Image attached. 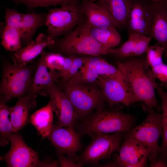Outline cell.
Instances as JSON below:
<instances>
[{"mask_svg": "<svg viewBox=\"0 0 167 167\" xmlns=\"http://www.w3.org/2000/svg\"><path fill=\"white\" fill-rule=\"evenodd\" d=\"M11 147L9 152L2 157L9 167H57V161L48 164L41 162L39 152L29 147L21 136L14 133L9 137Z\"/></svg>", "mask_w": 167, "mask_h": 167, "instance_id": "obj_9", "label": "cell"}, {"mask_svg": "<svg viewBox=\"0 0 167 167\" xmlns=\"http://www.w3.org/2000/svg\"><path fill=\"white\" fill-rule=\"evenodd\" d=\"M126 133L125 132H119L112 134H90L93 140L83 152L78 163L82 166L88 164L99 166L101 160L109 158L113 152L118 151Z\"/></svg>", "mask_w": 167, "mask_h": 167, "instance_id": "obj_8", "label": "cell"}, {"mask_svg": "<svg viewBox=\"0 0 167 167\" xmlns=\"http://www.w3.org/2000/svg\"><path fill=\"white\" fill-rule=\"evenodd\" d=\"M134 122L133 117L131 115L117 110L106 111L101 106L76 127L80 134H109L128 132L132 129Z\"/></svg>", "mask_w": 167, "mask_h": 167, "instance_id": "obj_2", "label": "cell"}, {"mask_svg": "<svg viewBox=\"0 0 167 167\" xmlns=\"http://www.w3.org/2000/svg\"><path fill=\"white\" fill-rule=\"evenodd\" d=\"M53 110L49 101L30 116L29 122L35 127L44 139L49 134L53 126Z\"/></svg>", "mask_w": 167, "mask_h": 167, "instance_id": "obj_24", "label": "cell"}, {"mask_svg": "<svg viewBox=\"0 0 167 167\" xmlns=\"http://www.w3.org/2000/svg\"><path fill=\"white\" fill-rule=\"evenodd\" d=\"M165 53L166 56H167V48L165 49Z\"/></svg>", "mask_w": 167, "mask_h": 167, "instance_id": "obj_40", "label": "cell"}, {"mask_svg": "<svg viewBox=\"0 0 167 167\" xmlns=\"http://www.w3.org/2000/svg\"><path fill=\"white\" fill-rule=\"evenodd\" d=\"M159 96L161 102L162 111V137L161 148H167V92H165L160 85L157 84L156 88Z\"/></svg>", "mask_w": 167, "mask_h": 167, "instance_id": "obj_28", "label": "cell"}, {"mask_svg": "<svg viewBox=\"0 0 167 167\" xmlns=\"http://www.w3.org/2000/svg\"><path fill=\"white\" fill-rule=\"evenodd\" d=\"M153 12V2L150 0H132L126 29L128 35L150 34Z\"/></svg>", "mask_w": 167, "mask_h": 167, "instance_id": "obj_13", "label": "cell"}, {"mask_svg": "<svg viewBox=\"0 0 167 167\" xmlns=\"http://www.w3.org/2000/svg\"><path fill=\"white\" fill-rule=\"evenodd\" d=\"M81 11L90 25L98 28H119L106 12L96 3L83 0L80 3Z\"/></svg>", "mask_w": 167, "mask_h": 167, "instance_id": "obj_20", "label": "cell"}, {"mask_svg": "<svg viewBox=\"0 0 167 167\" xmlns=\"http://www.w3.org/2000/svg\"><path fill=\"white\" fill-rule=\"evenodd\" d=\"M57 154L60 167H80L83 166L76 163L68 158L65 157L63 154L58 151Z\"/></svg>", "mask_w": 167, "mask_h": 167, "instance_id": "obj_35", "label": "cell"}, {"mask_svg": "<svg viewBox=\"0 0 167 167\" xmlns=\"http://www.w3.org/2000/svg\"><path fill=\"white\" fill-rule=\"evenodd\" d=\"M147 116L141 124L127 132L126 134L136 140L150 151L148 160L150 166L156 161L161 151L158 144L162 132V114L156 113L152 108L147 109Z\"/></svg>", "mask_w": 167, "mask_h": 167, "instance_id": "obj_6", "label": "cell"}, {"mask_svg": "<svg viewBox=\"0 0 167 167\" xmlns=\"http://www.w3.org/2000/svg\"><path fill=\"white\" fill-rule=\"evenodd\" d=\"M152 71L156 79L163 84L167 85V65L163 62L151 68Z\"/></svg>", "mask_w": 167, "mask_h": 167, "instance_id": "obj_34", "label": "cell"}, {"mask_svg": "<svg viewBox=\"0 0 167 167\" xmlns=\"http://www.w3.org/2000/svg\"><path fill=\"white\" fill-rule=\"evenodd\" d=\"M152 2H155L157 0H150Z\"/></svg>", "mask_w": 167, "mask_h": 167, "instance_id": "obj_43", "label": "cell"}, {"mask_svg": "<svg viewBox=\"0 0 167 167\" xmlns=\"http://www.w3.org/2000/svg\"><path fill=\"white\" fill-rule=\"evenodd\" d=\"M98 56L83 58L84 64L79 71L68 82L85 84L95 82L99 76L101 59Z\"/></svg>", "mask_w": 167, "mask_h": 167, "instance_id": "obj_22", "label": "cell"}, {"mask_svg": "<svg viewBox=\"0 0 167 167\" xmlns=\"http://www.w3.org/2000/svg\"><path fill=\"white\" fill-rule=\"evenodd\" d=\"M16 4H23L29 8L46 7L58 5L62 6L72 2L70 0H12Z\"/></svg>", "mask_w": 167, "mask_h": 167, "instance_id": "obj_31", "label": "cell"}, {"mask_svg": "<svg viewBox=\"0 0 167 167\" xmlns=\"http://www.w3.org/2000/svg\"><path fill=\"white\" fill-rule=\"evenodd\" d=\"M91 0V1H92L93 2H94L95 1H98L99 0Z\"/></svg>", "mask_w": 167, "mask_h": 167, "instance_id": "obj_42", "label": "cell"}, {"mask_svg": "<svg viewBox=\"0 0 167 167\" xmlns=\"http://www.w3.org/2000/svg\"><path fill=\"white\" fill-rule=\"evenodd\" d=\"M95 82L110 105L121 103L128 106L136 102L125 77L99 76Z\"/></svg>", "mask_w": 167, "mask_h": 167, "instance_id": "obj_10", "label": "cell"}, {"mask_svg": "<svg viewBox=\"0 0 167 167\" xmlns=\"http://www.w3.org/2000/svg\"><path fill=\"white\" fill-rule=\"evenodd\" d=\"M43 51L41 54V58L27 93L34 97H36L37 94L41 95L45 88L51 84L58 81L60 78L59 71L51 70L47 66Z\"/></svg>", "mask_w": 167, "mask_h": 167, "instance_id": "obj_17", "label": "cell"}, {"mask_svg": "<svg viewBox=\"0 0 167 167\" xmlns=\"http://www.w3.org/2000/svg\"><path fill=\"white\" fill-rule=\"evenodd\" d=\"M44 59L47 67L52 71H60L65 61L66 57L60 54L49 53L44 51Z\"/></svg>", "mask_w": 167, "mask_h": 167, "instance_id": "obj_30", "label": "cell"}, {"mask_svg": "<svg viewBox=\"0 0 167 167\" xmlns=\"http://www.w3.org/2000/svg\"><path fill=\"white\" fill-rule=\"evenodd\" d=\"M85 19L78 2H71L60 8L51 9L47 15L45 24L49 36L54 39L67 34Z\"/></svg>", "mask_w": 167, "mask_h": 167, "instance_id": "obj_7", "label": "cell"}, {"mask_svg": "<svg viewBox=\"0 0 167 167\" xmlns=\"http://www.w3.org/2000/svg\"><path fill=\"white\" fill-rule=\"evenodd\" d=\"M90 32L98 42L109 49L118 45L121 39L120 34L115 27L101 28L90 25Z\"/></svg>", "mask_w": 167, "mask_h": 167, "instance_id": "obj_26", "label": "cell"}, {"mask_svg": "<svg viewBox=\"0 0 167 167\" xmlns=\"http://www.w3.org/2000/svg\"><path fill=\"white\" fill-rule=\"evenodd\" d=\"M41 95L49 97V102L57 118V124L61 127L74 128L77 118L74 107L55 83L45 88Z\"/></svg>", "mask_w": 167, "mask_h": 167, "instance_id": "obj_12", "label": "cell"}, {"mask_svg": "<svg viewBox=\"0 0 167 167\" xmlns=\"http://www.w3.org/2000/svg\"><path fill=\"white\" fill-rule=\"evenodd\" d=\"M71 1H74V2H78V1L79 0H70Z\"/></svg>", "mask_w": 167, "mask_h": 167, "instance_id": "obj_41", "label": "cell"}, {"mask_svg": "<svg viewBox=\"0 0 167 167\" xmlns=\"http://www.w3.org/2000/svg\"><path fill=\"white\" fill-rule=\"evenodd\" d=\"M46 15L34 13L23 14L17 28L20 34L21 42L27 45L31 41L37 29L45 24Z\"/></svg>", "mask_w": 167, "mask_h": 167, "instance_id": "obj_23", "label": "cell"}, {"mask_svg": "<svg viewBox=\"0 0 167 167\" xmlns=\"http://www.w3.org/2000/svg\"><path fill=\"white\" fill-rule=\"evenodd\" d=\"M36 98L27 93L19 98L15 105L9 107L10 119L14 133L28 123L30 111L36 105Z\"/></svg>", "mask_w": 167, "mask_h": 167, "instance_id": "obj_18", "label": "cell"}, {"mask_svg": "<svg viewBox=\"0 0 167 167\" xmlns=\"http://www.w3.org/2000/svg\"><path fill=\"white\" fill-rule=\"evenodd\" d=\"M63 92L75 110L77 119L84 120L94 109L102 106L104 98L101 92L88 84L68 82Z\"/></svg>", "mask_w": 167, "mask_h": 167, "instance_id": "obj_5", "label": "cell"}, {"mask_svg": "<svg viewBox=\"0 0 167 167\" xmlns=\"http://www.w3.org/2000/svg\"><path fill=\"white\" fill-rule=\"evenodd\" d=\"M83 64V58L73 55L72 62L70 69L65 77L61 81L63 87L66 83L77 74Z\"/></svg>", "mask_w": 167, "mask_h": 167, "instance_id": "obj_33", "label": "cell"}, {"mask_svg": "<svg viewBox=\"0 0 167 167\" xmlns=\"http://www.w3.org/2000/svg\"><path fill=\"white\" fill-rule=\"evenodd\" d=\"M21 42L20 34L18 29L6 25L1 42L3 48L8 51L14 52L22 48Z\"/></svg>", "mask_w": 167, "mask_h": 167, "instance_id": "obj_27", "label": "cell"}, {"mask_svg": "<svg viewBox=\"0 0 167 167\" xmlns=\"http://www.w3.org/2000/svg\"><path fill=\"white\" fill-rule=\"evenodd\" d=\"M166 161L161 160H157L152 167H167Z\"/></svg>", "mask_w": 167, "mask_h": 167, "instance_id": "obj_37", "label": "cell"}, {"mask_svg": "<svg viewBox=\"0 0 167 167\" xmlns=\"http://www.w3.org/2000/svg\"><path fill=\"white\" fill-rule=\"evenodd\" d=\"M8 101L3 96H0V145L8 144L9 137L14 133L10 118L9 107L7 105Z\"/></svg>", "mask_w": 167, "mask_h": 167, "instance_id": "obj_25", "label": "cell"}, {"mask_svg": "<svg viewBox=\"0 0 167 167\" xmlns=\"http://www.w3.org/2000/svg\"><path fill=\"white\" fill-rule=\"evenodd\" d=\"M37 65L18 66L9 62H3L0 84V95L9 101L27 94Z\"/></svg>", "mask_w": 167, "mask_h": 167, "instance_id": "obj_4", "label": "cell"}, {"mask_svg": "<svg viewBox=\"0 0 167 167\" xmlns=\"http://www.w3.org/2000/svg\"><path fill=\"white\" fill-rule=\"evenodd\" d=\"M162 1L167 8V0H162Z\"/></svg>", "mask_w": 167, "mask_h": 167, "instance_id": "obj_39", "label": "cell"}, {"mask_svg": "<svg viewBox=\"0 0 167 167\" xmlns=\"http://www.w3.org/2000/svg\"><path fill=\"white\" fill-rule=\"evenodd\" d=\"M117 68L128 81L136 102L143 103V109L158 105L155 91L157 84L145 57L131 59L124 62L117 61Z\"/></svg>", "mask_w": 167, "mask_h": 167, "instance_id": "obj_1", "label": "cell"}, {"mask_svg": "<svg viewBox=\"0 0 167 167\" xmlns=\"http://www.w3.org/2000/svg\"><path fill=\"white\" fill-rule=\"evenodd\" d=\"M161 148V151L160 156L167 159V148Z\"/></svg>", "mask_w": 167, "mask_h": 167, "instance_id": "obj_38", "label": "cell"}, {"mask_svg": "<svg viewBox=\"0 0 167 167\" xmlns=\"http://www.w3.org/2000/svg\"><path fill=\"white\" fill-rule=\"evenodd\" d=\"M90 27V25L85 19L59 41L58 45L59 50L68 55L109 54L110 49L103 45L92 36Z\"/></svg>", "mask_w": 167, "mask_h": 167, "instance_id": "obj_3", "label": "cell"}, {"mask_svg": "<svg viewBox=\"0 0 167 167\" xmlns=\"http://www.w3.org/2000/svg\"><path fill=\"white\" fill-rule=\"evenodd\" d=\"M165 51V48L158 43L149 46L146 53V58L150 68L163 62L162 56Z\"/></svg>", "mask_w": 167, "mask_h": 167, "instance_id": "obj_29", "label": "cell"}, {"mask_svg": "<svg viewBox=\"0 0 167 167\" xmlns=\"http://www.w3.org/2000/svg\"><path fill=\"white\" fill-rule=\"evenodd\" d=\"M115 154L113 163L105 164L102 167H142L146 165L150 151L140 142L125 134L124 141Z\"/></svg>", "mask_w": 167, "mask_h": 167, "instance_id": "obj_11", "label": "cell"}, {"mask_svg": "<svg viewBox=\"0 0 167 167\" xmlns=\"http://www.w3.org/2000/svg\"><path fill=\"white\" fill-rule=\"evenodd\" d=\"M54 43V39L49 36L40 34L35 41H31L25 47L14 52L11 56L13 63L18 66L28 65L41 54L45 48L51 47Z\"/></svg>", "mask_w": 167, "mask_h": 167, "instance_id": "obj_15", "label": "cell"}, {"mask_svg": "<svg viewBox=\"0 0 167 167\" xmlns=\"http://www.w3.org/2000/svg\"><path fill=\"white\" fill-rule=\"evenodd\" d=\"M132 0H99L96 3L102 8L120 28L126 29Z\"/></svg>", "mask_w": 167, "mask_h": 167, "instance_id": "obj_21", "label": "cell"}, {"mask_svg": "<svg viewBox=\"0 0 167 167\" xmlns=\"http://www.w3.org/2000/svg\"><path fill=\"white\" fill-rule=\"evenodd\" d=\"M73 60V55L66 57L64 64L62 69L59 71L61 81L65 77L71 65Z\"/></svg>", "mask_w": 167, "mask_h": 167, "instance_id": "obj_36", "label": "cell"}, {"mask_svg": "<svg viewBox=\"0 0 167 167\" xmlns=\"http://www.w3.org/2000/svg\"><path fill=\"white\" fill-rule=\"evenodd\" d=\"M153 2V18L149 36L165 49L167 48V8L162 0Z\"/></svg>", "mask_w": 167, "mask_h": 167, "instance_id": "obj_19", "label": "cell"}, {"mask_svg": "<svg viewBox=\"0 0 167 167\" xmlns=\"http://www.w3.org/2000/svg\"><path fill=\"white\" fill-rule=\"evenodd\" d=\"M151 39L149 36L137 34L129 35L127 40L120 48L110 49L109 54L120 59L140 56L147 53Z\"/></svg>", "mask_w": 167, "mask_h": 167, "instance_id": "obj_16", "label": "cell"}, {"mask_svg": "<svg viewBox=\"0 0 167 167\" xmlns=\"http://www.w3.org/2000/svg\"><path fill=\"white\" fill-rule=\"evenodd\" d=\"M99 76L125 77L117 68L101 58L100 65Z\"/></svg>", "mask_w": 167, "mask_h": 167, "instance_id": "obj_32", "label": "cell"}, {"mask_svg": "<svg viewBox=\"0 0 167 167\" xmlns=\"http://www.w3.org/2000/svg\"><path fill=\"white\" fill-rule=\"evenodd\" d=\"M79 135L74 128H63L57 124L53 125L47 138L58 151L67 154V157L75 162L79 158L76 153L81 147Z\"/></svg>", "mask_w": 167, "mask_h": 167, "instance_id": "obj_14", "label": "cell"}]
</instances>
